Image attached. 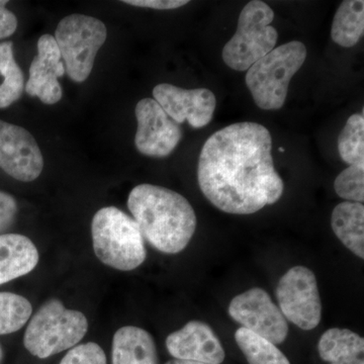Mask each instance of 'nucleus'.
<instances>
[{
    "label": "nucleus",
    "mask_w": 364,
    "mask_h": 364,
    "mask_svg": "<svg viewBox=\"0 0 364 364\" xmlns=\"http://www.w3.org/2000/svg\"><path fill=\"white\" fill-rule=\"evenodd\" d=\"M38 55L30 66V77L25 90L30 97H38L45 105H55L63 95L58 79L66 73L61 53L51 35H43L38 41Z\"/></svg>",
    "instance_id": "ddd939ff"
},
{
    "label": "nucleus",
    "mask_w": 364,
    "mask_h": 364,
    "mask_svg": "<svg viewBox=\"0 0 364 364\" xmlns=\"http://www.w3.org/2000/svg\"><path fill=\"white\" fill-rule=\"evenodd\" d=\"M138 130L135 145L145 156H169L181 142L182 130L153 98H144L136 105Z\"/></svg>",
    "instance_id": "9d476101"
},
{
    "label": "nucleus",
    "mask_w": 364,
    "mask_h": 364,
    "mask_svg": "<svg viewBox=\"0 0 364 364\" xmlns=\"http://www.w3.org/2000/svg\"><path fill=\"white\" fill-rule=\"evenodd\" d=\"M333 232L345 247L364 258V207L363 203L344 202L333 210Z\"/></svg>",
    "instance_id": "a211bd4d"
},
{
    "label": "nucleus",
    "mask_w": 364,
    "mask_h": 364,
    "mask_svg": "<svg viewBox=\"0 0 364 364\" xmlns=\"http://www.w3.org/2000/svg\"><path fill=\"white\" fill-rule=\"evenodd\" d=\"M364 33V2L346 0L340 4L333 20V42L344 48L355 46Z\"/></svg>",
    "instance_id": "6ab92c4d"
},
{
    "label": "nucleus",
    "mask_w": 364,
    "mask_h": 364,
    "mask_svg": "<svg viewBox=\"0 0 364 364\" xmlns=\"http://www.w3.org/2000/svg\"><path fill=\"white\" fill-rule=\"evenodd\" d=\"M272 134L257 123H237L203 144L198 181L208 202L232 215H251L279 202L284 191L272 159Z\"/></svg>",
    "instance_id": "f257e3e1"
},
{
    "label": "nucleus",
    "mask_w": 364,
    "mask_h": 364,
    "mask_svg": "<svg viewBox=\"0 0 364 364\" xmlns=\"http://www.w3.org/2000/svg\"><path fill=\"white\" fill-rule=\"evenodd\" d=\"M123 2L133 6L147 7L158 11L179 9L189 4L188 0H124Z\"/></svg>",
    "instance_id": "bb28decb"
},
{
    "label": "nucleus",
    "mask_w": 364,
    "mask_h": 364,
    "mask_svg": "<svg viewBox=\"0 0 364 364\" xmlns=\"http://www.w3.org/2000/svg\"><path fill=\"white\" fill-rule=\"evenodd\" d=\"M54 38L69 77L75 82H85L107 40V26L92 16L70 14L60 21Z\"/></svg>",
    "instance_id": "0eeeda50"
},
{
    "label": "nucleus",
    "mask_w": 364,
    "mask_h": 364,
    "mask_svg": "<svg viewBox=\"0 0 364 364\" xmlns=\"http://www.w3.org/2000/svg\"><path fill=\"white\" fill-rule=\"evenodd\" d=\"M170 355L181 360L221 364L225 350L212 328L200 321H191L166 339Z\"/></svg>",
    "instance_id": "4468645a"
},
{
    "label": "nucleus",
    "mask_w": 364,
    "mask_h": 364,
    "mask_svg": "<svg viewBox=\"0 0 364 364\" xmlns=\"http://www.w3.org/2000/svg\"><path fill=\"white\" fill-rule=\"evenodd\" d=\"M153 97L176 124L188 121L195 129L203 128L212 122L217 105L214 92L208 88L184 90L162 83L155 86Z\"/></svg>",
    "instance_id": "f8f14e48"
},
{
    "label": "nucleus",
    "mask_w": 364,
    "mask_h": 364,
    "mask_svg": "<svg viewBox=\"0 0 364 364\" xmlns=\"http://www.w3.org/2000/svg\"><path fill=\"white\" fill-rule=\"evenodd\" d=\"M228 312L242 327L273 344H282L289 335L287 318L269 294L260 287H253L235 296Z\"/></svg>",
    "instance_id": "1a4fd4ad"
},
{
    "label": "nucleus",
    "mask_w": 364,
    "mask_h": 364,
    "mask_svg": "<svg viewBox=\"0 0 364 364\" xmlns=\"http://www.w3.org/2000/svg\"><path fill=\"white\" fill-rule=\"evenodd\" d=\"M112 364H158L156 344L142 328L126 326L112 339Z\"/></svg>",
    "instance_id": "dca6fc26"
},
{
    "label": "nucleus",
    "mask_w": 364,
    "mask_h": 364,
    "mask_svg": "<svg viewBox=\"0 0 364 364\" xmlns=\"http://www.w3.org/2000/svg\"><path fill=\"white\" fill-rule=\"evenodd\" d=\"M235 340L249 364H291L277 345L245 328L237 330Z\"/></svg>",
    "instance_id": "412c9836"
},
{
    "label": "nucleus",
    "mask_w": 364,
    "mask_h": 364,
    "mask_svg": "<svg viewBox=\"0 0 364 364\" xmlns=\"http://www.w3.org/2000/svg\"><path fill=\"white\" fill-rule=\"evenodd\" d=\"M7 4L6 0H0V40L11 37L18 28V18L16 14L6 9Z\"/></svg>",
    "instance_id": "cd10ccee"
},
{
    "label": "nucleus",
    "mask_w": 364,
    "mask_h": 364,
    "mask_svg": "<svg viewBox=\"0 0 364 364\" xmlns=\"http://www.w3.org/2000/svg\"><path fill=\"white\" fill-rule=\"evenodd\" d=\"M39 262V252L28 237L0 235V286L33 272Z\"/></svg>",
    "instance_id": "2eb2a0df"
},
{
    "label": "nucleus",
    "mask_w": 364,
    "mask_h": 364,
    "mask_svg": "<svg viewBox=\"0 0 364 364\" xmlns=\"http://www.w3.org/2000/svg\"><path fill=\"white\" fill-rule=\"evenodd\" d=\"M0 109H6L20 100L25 90V76L16 63L11 42L0 44Z\"/></svg>",
    "instance_id": "aec40b11"
},
{
    "label": "nucleus",
    "mask_w": 364,
    "mask_h": 364,
    "mask_svg": "<svg viewBox=\"0 0 364 364\" xmlns=\"http://www.w3.org/2000/svg\"><path fill=\"white\" fill-rule=\"evenodd\" d=\"M4 361V350H2L1 345H0V364Z\"/></svg>",
    "instance_id": "c756f323"
},
{
    "label": "nucleus",
    "mask_w": 364,
    "mask_h": 364,
    "mask_svg": "<svg viewBox=\"0 0 364 364\" xmlns=\"http://www.w3.org/2000/svg\"><path fill=\"white\" fill-rule=\"evenodd\" d=\"M272 7L260 0L248 2L242 9L236 33L223 49V61L236 71H247L274 49L279 39L272 23Z\"/></svg>",
    "instance_id": "423d86ee"
},
{
    "label": "nucleus",
    "mask_w": 364,
    "mask_h": 364,
    "mask_svg": "<svg viewBox=\"0 0 364 364\" xmlns=\"http://www.w3.org/2000/svg\"><path fill=\"white\" fill-rule=\"evenodd\" d=\"M128 208L143 238L160 252H181L195 235V210L171 189L149 183L136 186L129 195Z\"/></svg>",
    "instance_id": "f03ea898"
},
{
    "label": "nucleus",
    "mask_w": 364,
    "mask_h": 364,
    "mask_svg": "<svg viewBox=\"0 0 364 364\" xmlns=\"http://www.w3.org/2000/svg\"><path fill=\"white\" fill-rule=\"evenodd\" d=\"M318 351L330 364H364V339L351 330H327L318 340Z\"/></svg>",
    "instance_id": "f3484780"
},
{
    "label": "nucleus",
    "mask_w": 364,
    "mask_h": 364,
    "mask_svg": "<svg viewBox=\"0 0 364 364\" xmlns=\"http://www.w3.org/2000/svg\"><path fill=\"white\" fill-rule=\"evenodd\" d=\"M0 168L23 182L36 181L44 169V158L30 132L0 119Z\"/></svg>",
    "instance_id": "9b49d317"
},
{
    "label": "nucleus",
    "mask_w": 364,
    "mask_h": 364,
    "mask_svg": "<svg viewBox=\"0 0 364 364\" xmlns=\"http://www.w3.org/2000/svg\"><path fill=\"white\" fill-rule=\"evenodd\" d=\"M306 58V46L299 41L274 48L247 70L245 81L258 107L277 111L286 102L289 82Z\"/></svg>",
    "instance_id": "20e7f679"
},
{
    "label": "nucleus",
    "mask_w": 364,
    "mask_h": 364,
    "mask_svg": "<svg viewBox=\"0 0 364 364\" xmlns=\"http://www.w3.org/2000/svg\"><path fill=\"white\" fill-rule=\"evenodd\" d=\"M18 214V203L13 196L0 191V235L7 231Z\"/></svg>",
    "instance_id": "a878e982"
},
{
    "label": "nucleus",
    "mask_w": 364,
    "mask_h": 364,
    "mask_svg": "<svg viewBox=\"0 0 364 364\" xmlns=\"http://www.w3.org/2000/svg\"><path fill=\"white\" fill-rule=\"evenodd\" d=\"M33 313L30 301L20 294L0 293V335L18 331Z\"/></svg>",
    "instance_id": "5701e85b"
},
{
    "label": "nucleus",
    "mask_w": 364,
    "mask_h": 364,
    "mask_svg": "<svg viewBox=\"0 0 364 364\" xmlns=\"http://www.w3.org/2000/svg\"><path fill=\"white\" fill-rule=\"evenodd\" d=\"M166 364H208V363H198V361H191V360H181V359H173V360H170Z\"/></svg>",
    "instance_id": "c85d7f7f"
},
{
    "label": "nucleus",
    "mask_w": 364,
    "mask_h": 364,
    "mask_svg": "<svg viewBox=\"0 0 364 364\" xmlns=\"http://www.w3.org/2000/svg\"><path fill=\"white\" fill-rule=\"evenodd\" d=\"M340 156L349 165L364 164V117L352 114L338 136Z\"/></svg>",
    "instance_id": "4be33fe9"
},
{
    "label": "nucleus",
    "mask_w": 364,
    "mask_h": 364,
    "mask_svg": "<svg viewBox=\"0 0 364 364\" xmlns=\"http://www.w3.org/2000/svg\"><path fill=\"white\" fill-rule=\"evenodd\" d=\"M93 250L107 267L131 272L147 257L144 238L135 220L116 207L97 210L91 223Z\"/></svg>",
    "instance_id": "7ed1b4c3"
},
{
    "label": "nucleus",
    "mask_w": 364,
    "mask_h": 364,
    "mask_svg": "<svg viewBox=\"0 0 364 364\" xmlns=\"http://www.w3.org/2000/svg\"><path fill=\"white\" fill-rule=\"evenodd\" d=\"M60 364H107V356L100 345L88 342L71 348Z\"/></svg>",
    "instance_id": "393cba45"
},
{
    "label": "nucleus",
    "mask_w": 364,
    "mask_h": 364,
    "mask_svg": "<svg viewBox=\"0 0 364 364\" xmlns=\"http://www.w3.org/2000/svg\"><path fill=\"white\" fill-rule=\"evenodd\" d=\"M88 321L82 313L69 310L59 299L46 301L31 318L23 345L39 358L73 348L85 336Z\"/></svg>",
    "instance_id": "39448f33"
},
{
    "label": "nucleus",
    "mask_w": 364,
    "mask_h": 364,
    "mask_svg": "<svg viewBox=\"0 0 364 364\" xmlns=\"http://www.w3.org/2000/svg\"><path fill=\"white\" fill-rule=\"evenodd\" d=\"M279 310L289 322L310 331L320 324L322 303L317 277L308 267H291L279 279L277 287Z\"/></svg>",
    "instance_id": "6e6552de"
},
{
    "label": "nucleus",
    "mask_w": 364,
    "mask_h": 364,
    "mask_svg": "<svg viewBox=\"0 0 364 364\" xmlns=\"http://www.w3.org/2000/svg\"><path fill=\"white\" fill-rule=\"evenodd\" d=\"M337 195L347 202H364V164L350 165L344 169L334 182Z\"/></svg>",
    "instance_id": "b1692460"
}]
</instances>
